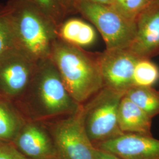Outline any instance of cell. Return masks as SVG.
<instances>
[{"label": "cell", "instance_id": "obj_1", "mask_svg": "<svg viewBox=\"0 0 159 159\" xmlns=\"http://www.w3.org/2000/svg\"><path fill=\"white\" fill-rule=\"evenodd\" d=\"M14 104L25 119L42 123L74 113L81 105L70 96L50 58L37 62L27 89Z\"/></svg>", "mask_w": 159, "mask_h": 159}, {"label": "cell", "instance_id": "obj_2", "mask_svg": "<svg viewBox=\"0 0 159 159\" xmlns=\"http://www.w3.org/2000/svg\"><path fill=\"white\" fill-rule=\"evenodd\" d=\"M49 58L70 96L83 104L104 87L98 53H91L57 39Z\"/></svg>", "mask_w": 159, "mask_h": 159}, {"label": "cell", "instance_id": "obj_3", "mask_svg": "<svg viewBox=\"0 0 159 159\" xmlns=\"http://www.w3.org/2000/svg\"><path fill=\"white\" fill-rule=\"evenodd\" d=\"M16 47L36 61L50 57L57 27L27 0H9L6 5Z\"/></svg>", "mask_w": 159, "mask_h": 159}, {"label": "cell", "instance_id": "obj_4", "mask_svg": "<svg viewBox=\"0 0 159 159\" xmlns=\"http://www.w3.org/2000/svg\"><path fill=\"white\" fill-rule=\"evenodd\" d=\"M124 95L103 87L83 104L85 131L94 147L124 134L118 123L119 106Z\"/></svg>", "mask_w": 159, "mask_h": 159}, {"label": "cell", "instance_id": "obj_5", "mask_svg": "<svg viewBox=\"0 0 159 159\" xmlns=\"http://www.w3.org/2000/svg\"><path fill=\"white\" fill-rule=\"evenodd\" d=\"M43 123L52 138L58 159H95V148L85 131L83 104L74 113Z\"/></svg>", "mask_w": 159, "mask_h": 159}, {"label": "cell", "instance_id": "obj_6", "mask_svg": "<svg viewBox=\"0 0 159 159\" xmlns=\"http://www.w3.org/2000/svg\"><path fill=\"white\" fill-rule=\"evenodd\" d=\"M76 10L98 30L106 50L127 48L130 45L135 35L136 23L123 16L112 6L79 0Z\"/></svg>", "mask_w": 159, "mask_h": 159}, {"label": "cell", "instance_id": "obj_7", "mask_svg": "<svg viewBox=\"0 0 159 159\" xmlns=\"http://www.w3.org/2000/svg\"><path fill=\"white\" fill-rule=\"evenodd\" d=\"M36 61L17 48L0 56V94L16 102L27 89L33 76Z\"/></svg>", "mask_w": 159, "mask_h": 159}, {"label": "cell", "instance_id": "obj_8", "mask_svg": "<svg viewBox=\"0 0 159 159\" xmlns=\"http://www.w3.org/2000/svg\"><path fill=\"white\" fill-rule=\"evenodd\" d=\"M139 60L128 48L106 50L98 53L104 87L125 94L134 86L133 73Z\"/></svg>", "mask_w": 159, "mask_h": 159}, {"label": "cell", "instance_id": "obj_9", "mask_svg": "<svg viewBox=\"0 0 159 159\" xmlns=\"http://www.w3.org/2000/svg\"><path fill=\"white\" fill-rule=\"evenodd\" d=\"M135 23V35L127 48L140 59L159 56V0L153 1Z\"/></svg>", "mask_w": 159, "mask_h": 159}, {"label": "cell", "instance_id": "obj_10", "mask_svg": "<svg viewBox=\"0 0 159 159\" xmlns=\"http://www.w3.org/2000/svg\"><path fill=\"white\" fill-rule=\"evenodd\" d=\"M29 159H58L57 150L46 125L27 120L12 142Z\"/></svg>", "mask_w": 159, "mask_h": 159}, {"label": "cell", "instance_id": "obj_11", "mask_svg": "<svg viewBox=\"0 0 159 159\" xmlns=\"http://www.w3.org/2000/svg\"><path fill=\"white\" fill-rule=\"evenodd\" d=\"M94 148L121 159H159V140L152 136L124 133Z\"/></svg>", "mask_w": 159, "mask_h": 159}, {"label": "cell", "instance_id": "obj_12", "mask_svg": "<svg viewBox=\"0 0 159 159\" xmlns=\"http://www.w3.org/2000/svg\"><path fill=\"white\" fill-rule=\"evenodd\" d=\"M152 118L125 95L122 97L118 110V123L123 133L152 136Z\"/></svg>", "mask_w": 159, "mask_h": 159}, {"label": "cell", "instance_id": "obj_13", "mask_svg": "<svg viewBox=\"0 0 159 159\" xmlns=\"http://www.w3.org/2000/svg\"><path fill=\"white\" fill-rule=\"evenodd\" d=\"M58 39L73 46L83 48L91 46L96 40V32L89 23L71 18L64 20L57 28Z\"/></svg>", "mask_w": 159, "mask_h": 159}, {"label": "cell", "instance_id": "obj_14", "mask_svg": "<svg viewBox=\"0 0 159 159\" xmlns=\"http://www.w3.org/2000/svg\"><path fill=\"white\" fill-rule=\"evenodd\" d=\"M26 120L14 102L0 94V141L11 143Z\"/></svg>", "mask_w": 159, "mask_h": 159}, {"label": "cell", "instance_id": "obj_15", "mask_svg": "<svg viewBox=\"0 0 159 159\" xmlns=\"http://www.w3.org/2000/svg\"><path fill=\"white\" fill-rule=\"evenodd\" d=\"M125 95L152 119L159 115V90L152 87L133 86Z\"/></svg>", "mask_w": 159, "mask_h": 159}, {"label": "cell", "instance_id": "obj_16", "mask_svg": "<svg viewBox=\"0 0 159 159\" xmlns=\"http://www.w3.org/2000/svg\"><path fill=\"white\" fill-rule=\"evenodd\" d=\"M159 80V67L148 59H140L133 73L134 86L152 87Z\"/></svg>", "mask_w": 159, "mask_h": 159}, {"label": "cell", "instance_id": "obj_17", "mask_svg": "<svg viewBox=\"0 0 159 159\" xmlns=\"http://www.w3.org/2000/svg\"><path fill=\"white\" fill-rule=\"evenodd\" d=\"M58 27L67 16L56 0H27Z\"/></svg>", "mask_w": 159, "mask_h": 159}, {"label": "cell", "instance_id": "obj_18", "mask_svg": "<svg viewBox=\"0 0 159 159\" xmlns=\"http://www.w3.org/2000/svg\"><path fill=\"white\" fill-rule=\"evenodd\" d=\"M154 0H113L112 6L123 16L136 22L139 15Z\"/></svg>", "mask_w": 159, "mask_h": 159}, {"label": "cell", "instance_id": "obj_19", "mask_svg": "<svg viewBox=\"0 0 159 159\" xmlns=\"http://www.w3.org/2000/svg\"><path fill=\"white\" fill-rule=\"evenodd\" d=\"M15 47L14 36L7 7L0 5V56Z\"/></svg>", "mask_w": 159, "mask_h": 159}, {"label": "cell", "instance_id": "obj_20", "mask_svg": "<svg viewBox=\"0 0 159 159\" xmlns=\"http://www.w3.org/2000/svg\"><path fill=\"white\" fill-rule=\"evenodd\" d=\"M0 159H29L21 153L12 143L0 141Z\"/></svg>", "mask_w": 159, "mask_h": 159}, {"label": "cell", "instance_id": "obj_21", "mask_svg": "<svg viewBox=\"0 0 159 159\" xmlns=\"http://www.w3.org/2000/svg\"><path fill=\"white\" fill-rule=\"evenodd\" d=\"M62 7L67 16L70 14L77 13L76 5L77 0H56Z\"/></svg>", "mask_w": 159, "mask_h": 159}, {"label": "cell", "instance_id": "obj_22", "mask_svg": "<svg viewBox=\"0 0 159 159\" xmlns=\"http://www.w3.org/2000/svg\"><path fill=\"white\" fill-rule=\"evenodd\" d=\"M94 156L95 159H121L113 154L96 148L94 150Z\"/></svg>", "mask_w": 159, "mask_h": 159}, {"label": "cell", "instance_id": "obj_23", "mask_svg": "<svg viewBox=\"0 0 159 159\" xmlns=\"http://www.w3.org/2000/svg\"><path fill=\"white\" fill-rule=\"evenodd\" d=\"M83 1H88L90 2L98 4L106 5V6H111L113 2V0H83Z\"/></svg>", "mask_w": 159, "mask_h": 159}]
</instances>
